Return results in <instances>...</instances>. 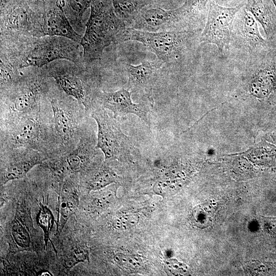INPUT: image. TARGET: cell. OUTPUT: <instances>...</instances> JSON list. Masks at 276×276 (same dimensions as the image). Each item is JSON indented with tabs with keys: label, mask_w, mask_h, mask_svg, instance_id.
I'll return each instance as SVG.
<instances>
[{
	"label": "cell",
	"mask_w": 276,
	"mask_h": 276,
	"mask_svg": "<svg viewBox=\"0 0 276 276\" xmlns=\"http://www.w3.org/2000/svg\"><path fill=\"white\" fill-rule=\"evenodd\" d=\"M168 1H171L176 2L175 0H160V3H161V4L162 5L164 3H166V2Z\"/></svg>",
	"instance_id": "d6a6232c"
},
{
	"label": "cell",
	"mask_w": 276,
	"mask_h": 276,
	"mask_svg": "<svg viewBox=\"0 0 276 276\" xmlns=\"http://www.w3.org/2000/svg\"><path fill=\"white\" fill-rule=\"evenodd\" d=\"M56 6L58 8L63 9L65 6V2L64 0H57Z\"/></svg>",
	"instance_id": "f546056e"
},
{
	"label": "cell",
	"mask_w": 276,
	"mask_h": 276,
	"mask_svg": "<svg viewBox=\"0 0 276 276\" xmlns=\"http://www.w3.org/2000/svg\"><path fill=\"white\" fill-rule=\"evenodd\" d=\"M89 109L98 126L96 148L103 153L105 160H130L135 148L122 131L118 119L108 115L104 108L91 106Z\"/></svg>",
	"instance_id": "277c9868"
},
{
	"label": "cell",
	"mask_w": 276,
	"mask_h": 276,
	"mask_svg": "<svg viewBox=\"0 0 276 276\" xmlns=\"http://www.w3.org/2000/svg\"><path fill=\"white\" fill-rule=\"evenodd\" d=\"M43 159L38 152L33 150L27 155L11 161L6 167L1 178V183L22 178L36 165Z\"/></svg>",
	"instance_id": "e0dca14e"
},
{
	"label": "cell",
	"mask_w": 276,
	"mask_h": 276,
	"mask_svg": "<svg viewBox=\"0 0 276 276\" xmlns=\"http://www.w3.org/2000/svg\"><path fill=\"white\" fill-rule=\"evenodd\" d=\"M40 86L36 83L25 85L16 90L10 99L11 111L18 117L26 115L36 108L40 96Z\"/></svg>",
	"instance_id": "4fadbf2b"
},
{
	"label": "cell",
	"mask_w": 276,
	"mask_h": 276,
	"mask_svg": "<svg viewBox=\"0 0 276 276\" xmlns=\"http://www.w3.org/2000/svg\"><path fill=\"white\" fill-rule=\"evenodd\" d=\"M52 77L67 95L75 98L86 109L89 108L90 101L86 97L83 82L78 76L71 72L60 70L54 72Z\"/></svg>",
	"instance_id": "2e32d148"
},
{
	"label": "cell",
	"mask_w": 276,
	"mask_h": 276,
	"mask_svg": "<svg viewBox=\"0 0 276 276\" xmlns=\"http://www.w3.org/2000/svg\"><path fill=\"white\" fill-rule=\"evenodd\" d=\"M163 65L158 60H144L136 65L126 64L128 90L132 93L141 94L145 98H152L151 94L157 72Z\"/></svg>",
	"instance_id": "30bf717a"
},
{
	"label": "cell",
	"mask_w": 276,
	"mask_h": 276,
	"mask_svg": "<svg viewBox=\"0 0 276 276\" xmlns=\"http://www.w3.org/2000/svg\"><path fill=\"white\" fill-rule=\"evenodd\" d=\"M244 5L243 1L235 7H225L219 5L215 0H210L206 20L199 42L216 45L221 55L229 51L235 17Z\"/></svg>",
	"instance_id": "8992f818"
},
{
	"label": "cell",
	"mask_w": 276,
	"mask_h": 276,
	"mask_svg": "<svg viewBox=\"0 0 276 276\" xmlns=\"http://www.w3.org/2000/svg\"><path fill=\"white\" fill-rule=\"evenodd\" d=\"M186 0H176V2H183V3L185 2ZM217 1H219V0H216V2Z\"/></svg>",
	"instance_id": "e575fe53"
},
{
	"label": "cell",
	"mask_w": 276,
	"mask_h": 276,
	"mask_svg": "<svg viewBox=\"0 0 276 276\" xmlns=\"http://www.w3.org/2000/svg\"><path fill=\"white\" fill-rule=\"evenodd\" d=\"M93 0H67L70 9L73 12V17L76 23H81L85 10L91 4Z\"/></svg>",
	"instance_id": "4316f807"
},
{
	"label": "cell",
	"mask_w": 276,
	"mask_h": 276,
	"mask_svg": "<svg viewBox=\"0 0 276 276\" xmlns=\"http://www.w3.org/2000/svg\"><path fill=\"white\" fill-rule=\"evenodd\" d=\"M58 8V7H57ZM39 33L44 36H57L65 37L80 43L82 37L73 28L65 16L63 9L50 11L39 22Z\"/></svg>",
	"instance_id": "7c38bea8"
},
{
	"label": "cell",
	"mask_w": 276,
	"mask_h": 276,
	"mask_svg": "<svg viewBox=\"0 0 276 276\" xmlns=\"http://www.w3.org/2000/svg\"><path fill=\"white\" fill-rule=\"evenodd\" d=\"M78 42L63 37L44 36L37 39L18 62L19 68L41 67L58 59L77 62L80 57Z\"/></svg>",
	"instance_id": "5b68a950"
},
{
	"label": "cell",
	"mask_w": 276,
	"mask_h": 276,
	"mask_svg": "<svg viewBox=\"0 0 276 276\" xmlns=\"http://www.w3.org/2000/svg\"><path fill=\"white\" fill-rule=\"evenodd\" d=\"M212 216L211 210L205 204L195 207L192 212L193 222L199 228L208 226L211 223Z\"/></svg>",
	"instance_id": "484cf974"
},
{
	"label": "cell",
	"mask_w": 276,
	"mask_h": 276,
	"mask_svg": "<svg viewBox=\"0 0 276 276\" xmlns=\"http://www.w3.org/2000/svg\"><path fill=\"white\" fill-rule=\"evenodd\" d=\"M132 94L124 88L112 92L99 91L93 100L98 105L97 106L111 111L117 119L133 114L149 125L148 116L153 105V98H146L140 103H134L131 99Z\"/></svg>",
	"instance_id": "ba28073f"
},
{
	"label": "cell",
	"mask_w": 276,
	"mask_h": 276,
	"mask_svg": "<svg viewBox=\"0 0 276 276\" xmlns=\"http://www.w3.org/2000/svg\"><path fill=\"white\" fill-rule=\"evenodd\" d=\"M117 179V175L108 166L104 164L88 181L87 188L90 190L100 189L116 182Z\"/></svg>",
	"instance_id": "7402d4cb"
},
{
	"label": "cell",
	"mask_w": 276,
	"mask_h": 276,
	"mask_svg": "<svg viewBox=\"0 0 276 276\" xmlns=\"http://www.w3.org/2000/svg\"><path fill=\"white\" fill-rule=\"evenodd\" d=\"M210 0H186L174 9L154 5L143 9L130 28L148 32L202 30Z\"/></svg>",
	"instance_id": "7a4b0ae2"
},
{
	"label": "cell",
	"mask_w": 276,
	"mask_h": 276,
	"mask_svg": "<svg viewBox=\"0 0 276 276\" xmlns=\"http://www.w3.org/2000/svg\"><path fill=\"white\" fill-rule=\"evenodd\" d=\"M230 45L245 55H255L266 50L269 42L260 33L256 20L243 6L234 21Z\"/></svg>",
	"instance_id": "52a82bcc"
},
{
	"label": "cell",
	"mask_w": 276,
	"mask_h": 276,
	"mask_svg": "<svg viewBox=\"0 0 276 276\" xmlns=\"http://www.w3.org/2000/svg\"><path fill=\"white\" fill-rule=\"evenodd\" d=\"M51 273L47 271H42L41 272V273H40V274H39V275H51L52 274H51Z\"/></svg>",
	"instance_id": "4dcf8cb0"
},
{
	"label": "cell",
	"mask_w": 276,
	"mask_h": 276,
	"mask_svg": "<svg viewBox=\"0 0 276 276\" xmlns=\"http://www.w3.org/2000/svg\"><path fill=\"white\" fill-rule=\"evenodd\" d=\"M116 15L125 24L131 25L137 14L144 8L158 5L159 0H111Z\"/></svg>",
	"instance_id": "ac0fdd59"
},
{
	"label": "cell",
	"mask_w": 276,
	"mask_h": 276,
	"mask_svg": "<svg viewBox=\"0 0 276 276\" xmlns=\"http://www.w3.org/2000/svg\"><path fill=\"white\" fill-rule=\"evenodd\" d=\"M271 1L273 3L274 6L275 7V10H276V0H271Z\"/></svg>",
	"instance_id": "836d02e7"
},
{
	"label": "cell",
	"mask_w": 276,
	"mask_h": 276,
	"mask_svg": "<svg viewBox=\"0 0 276 276\" xmlns=\"http://www.w3.org/2000/svg\"><path fill=\"white\" fill-rule=\"evenodd\" d=\"M227 1H228V0H227Z\"/></svg>",
	"instance_id": "d590c367"
},
{
	"label": "cell",
	"mask_w": 276,
	"mask_h": 276,
	"mask_svg": "<svg viewBox=\"0 0 276 276\" xmlns=\"http://www.w3.org/2000/svg\"><path fill=\"white\" fill-rule=\"evenodd\" d=\"M62 193L59 204L60 218L58 224L59 232L62 230L68 219L76 212L79 204L76 190L67 181L64 182L62 187Z\"/></svg>",
	"instance_id": "d6986e66"
},
{
	"label": "cell",
	"mask_w": 276,
	"mask_h": 276,
	"mask_svg": "<svg viewBox=\"0 0 276 276\" xmlns=\"http://www.w3.org/2000/svg\"><path fill=\"white\" fill-rule=\"evenodd\" d=\"M30 24L27 12L21 8L14 9L3 22V26L6 29L13 32H22L27 30Z\"/></svg>",
	"instance_id": "44dd1931"
},
{
	"label": "cell",
	"mask_w": 276,
	"mask_h": 276,
	"mask_svg": "<svg viewBox=\"0 0 276 276\" xmlns=\"http://www.w3.org/2000/svg\"><path fill=\"white\" fill-rule=\"evenodd\" d=\"M89 261L88 247L84 244L76 246L67 256L65 265L67 269H71L78 263Z\"/></svg>",
	"instance_id": "d4e9b609"
},
{
	"label": "cell",
	"mask_w": 276,
	"mask_h": 276,
	"mask_svg": "<svg viewBox=\"0 0 276 276\" xmlns=\"http://www.w3.org/2000/svg\"><path fill=\"white\" fill-rule=\"evenodd\" d=\"M272 137L273 141L276 143V130L272 133Z\"/></svg>",
	"instance_id": "1f68e13d"
},
{
	"label": "cell",
	"mask_w": 276,
	"mask_h": 276,
	"mask_svg": "<svg viewBox=\"0 0 276 276\" xmlns=\"http://www.w3.org/2000/svg\"><path fill=\"white\" fill-rule=\"evenodd\" d=\"M244 7L262 27L267 40L276 37V12L265 0H245Z\"/></svg>",
	"instance_id": "5bb4252c"
},
{
	"label": "cell",
	"mask_w": 276,
	"mask_h": 276,
	"mask_svg": "<svg viewBox=\"0 0 276 276\" xmlns=\"http://www.w3.org/2000/svg\"><path fill=\"white\" fill-rule=\"evenodd\" d=\"M202 30L148 32L126 27L119 43L134 41L142 43L163 64H185L199 42Z\"/></svg>",
	"instance_id": "6da1fadb"
},
{
	"label": "cell",
	"mask_w": 276,
	"mask_h": 276,
	"mask_svg": "<svg viewBox=\"0 0 276 276\" xmlns=\"http://www.w3.org/2000/svg\"><path fill=\"white\" fill-rule=\"evenodd\" d=\"M111 0H93L89 18L80 41L83 57L87 62L101 58L104 49L119 38L127 27L116 14Z\"/></svg>",
	"instance_id": "3957f363"
},
{
	"label": "cell",
	"mask_w": 276,
	"mask_h": 276,
	"mask_svg": "<svg viewBox=\"0 0 276 276\" xmlns=\"http://www.w3.org/2000/svg\"><path fill=\"white\" fill-rule=\"evenodd\" d=\"M33 229L30 209L26 204H17L9 231L10 249L13 252L33 249Z\"/></svg>",
	"instance_id": "9c48e42d"
},
{
	"label": "cell",
	"mask_w": 276,
	"mask_h": 276,
	"mask_svg": "<svg viewBox=\"0 0 276 276\" xmlns=\"http://www.w3.org/2000/svg\"><path fill=\"white\" fill-rule=\"evenodd\" d=\"M14 78V74L10 66L1 62V86H4L12 83Z\"/></svg>",
	"instance_id": "83f0119b"
},
{
	"label": "cell",
	"mask_w": 276,
	"mask_h": 276,
	"mask_svg": "<svg viewBox=\"0 0 276 276\" xmlns=\"http://www.w3.org/2000/svg\"><path fill=\"white\" fill-rule=\"evenodd\" d=\"M165 270L169 275H176L182 273L181 265L174 259H171L165 261Z\"/></svg>",
	"instance_id": "f1b7e54d"
},
{
	"label": "cell",
	"mask_w": 276,
	"mask_h": 276,
	"mask_svg": "<svg viewBox=\"0 0 276 276\" xmlns=\"http://www.w3.org/2000/svg\"><path fill=\"white\" fill-rule=\"evenodd\" d=\"M113 259L119 267L129 272H137L142 269L143 267L142 259L134 255L117 253L114 256Z\"/></svg>",
	"instance_id": "cb8c5ba5"
},
{
	"label": "cell",
	"mask_w": 276,
	"mask_h": 276,
	"mask_svg": "<svg viewBox=\"0 0 276 276\" xmlns=\"http://www.w3.org/2000/svg\"><path fill=\"white\" fill-rule=\"evenodd\" d=\"M97 149L91 143H79L72 151L63 157L68 170L74 172L79 171Z\"/></svg>",
	"instance_id": "ffe728a7"
},
{
	"label": "cell",
	"mask_w": 276,
	"mask_h": 276,
	"mask_svg": "<svg viewBox=\"0 0 276 276\" xmlns=\"http://www.w3.org/2000/svg\"><path fill=\"white\" fill-rule=\"evenodd\" d=\"M39 208L36 220L38 225L43 232L44 241L47 247L48 241L51 242L50 234L54 224V216L51 211L43 202H40Z\"/></svg>",
	"instance_id": "603a6c76"
},
{
	"label": "cell",
	"mask_w": 276,
	"mask_h": 276,
	"mask_svg": "<svg viewBox=\"0 0 276 276\" xmlns=\"http://www.w3.org/2000/svg\"><path fill=\"white\" fill-rule=\"evenodd\" d=\"M51 105L57 134L65 144L72 143L77 129L75 118L72 112L58 100H52Z\"/></svg>",
	"instance_id": "9a60e30c"
},
{
	"label": "cell",
	"mask_w": 276,
	"mask_h": 276,
	"mask_svg": "<svg viewBox=\"0 0 276 276\" xmlns=\"http://www.w3.org/2000/svg\"><path fill=\"white\" fill-rule=\"evenodd\" d=\"M18 118L10 126L9 130L10 144L14 148L31 146L40 136L41 125L36 118L30 115Z\"/></svg>",
	"instance_id": "8fae6325"
}]
</instances>
